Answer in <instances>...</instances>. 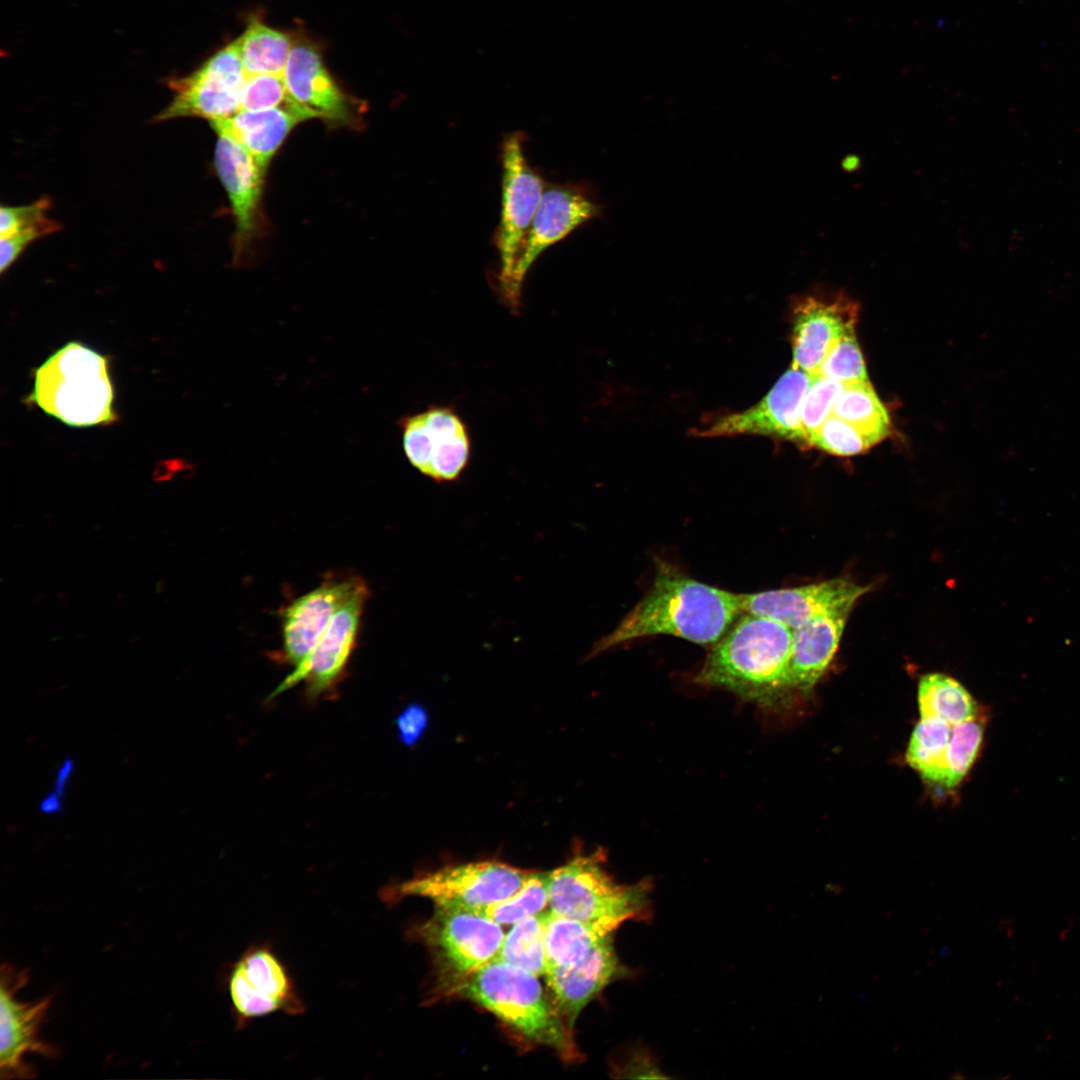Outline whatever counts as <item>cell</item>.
I'll return each mask as SVG.
<instances>
[{
  "mask_svg": "<svg viewBox=\"0 0 1080 1080\" xmlns=\"http://www.w3.org/2000/svg\"><path fill=\"white\" fill-rule=\"evenodd\" d=\"M742 612L740 594L698 581L661 562L647 593L611 633L595 644L589 657L653 635L714 644Z\"/></svg>",
  "mask_w": 1080,
  "mask_h": 1080,
  "instance_id": "obj_1",
  "label": "cell"
},
{
  "mask_svg": "<svg viewBox=\"0 0 1080 1080\" xmlns=\"http://www.w3.org/2000/svg\"><path fill=\"white\" fill-rule=\"evenodd\" d=\"M792 640L790 627L746 613L713 644L694 682L725 689L762 708L774 707L793 689Z\"/></svg>",
  "mask_w": 1080,
  "mask_h": 1080,
  "instance_id": "obj_2",
  "label": "cell"
},
{
  "mask_svg": "<svg viewBox=\"0 0 1080 1080\" xmlns=\"http://www.w3.org/2000/svg\"><path fill=\"white\" fill-rule=\"evenodd\" d=\"M538 976L495 959L444 988L446 995L470 1000L535 1043L568 1061L580 1057L571 1032L542 989Z\"/></svg>",
  "mask_w": 1080,
  "mask_h": 1080,
  "instance_id": "obj_3",
  "label": "cell"
},
{
  "mask_svg": "<svg viewBox=\"0 0 1080 1080\" xmlns=\"http://www.w3.org/2000/svg\"><path fill=\"white\" fill-rule=\"evenodd\" d=\"M26 401L67 426L111 425L118 420L109 360L92 347L70 341L34 372Z\"/></svg>",
  "mask_w": 1080,
  "mask_h": 1080,
  "instance_id": "obj_4",
  "label": "cell"
},
{
  "mask_svg": "<svg viewBox=\"0 0 1080 1080\" xmlns=\"http://www.w3.org/2000/svg\"><path fill=\"white\" fill-rule=\"evenodd\" d=\"M605 853L576 855L547 872L548 906L555 915L596 920L646 921L651 916L650 880L620 884L605 868Z\"/></svg>",
  "mask_w": 1080,
  "mask_h": 1080,
  "instance_id": "obj_5",
  "label": "cell"
},
{
  "mask_svg": "<svg viewBox=\"0 0 1080 1080\" xmlns=\"http://www.w3.org/2000/svg\"><path fill=\"white\" fill-rule=\"evenodd\" d=\"M526 134L513 131L500 143L501 209L493 244L498 267L492 287L500 300L504 295L518 256L537 212L547 180L525 153Z\"/></svg>",
  "mask_w": 1080,
  "mask_h": 1080,
  "instance_id": "obj_6",
  "label": "cell"
},
{
  "mask_svg": "<svg viewBox=\"0 0 1080 1080\" xmlns=\"http://www.w3.org/2000/svg\"><path fill=\"white\" fill-rule=\"evenodd\" d=\"M412 936L431 952L444 988L495 960L505 934L502 925L473 911L435 905Z\"/></svg>",
  "mask_w": 1080,
  "mask_h": 1080,
  "instance_id": "obj_7",
  "label": "cell"
},
{
  "mask_svg": "<svg viewBox=\"0 0 1080 1080\" xmlns=\"http://www.w3.org/2000/svg\"><path fill=\"white\" fill-rule=\"evenodd\" d=\"M604 205L584 181L547 182L508 287L499 300L513 315L520 312L526 275L539 256L584 224L600 218Z\"/></svg>",
  "mask_w": 1080,
  "mask_h": 1080,
  "instance_id": "obj_8",
  "label": "cell"
},
{
  "mask_svg": "<svg viewBox=\"0 0 1080 1080\" xmlns=\"http://www.w3.org/2000/svg\"><path fill=\"white\" fill-rule=\"evenodd\" d=\"M530 873L497 860L448 865L402 882L385 898L419 896L437 906L474 909L510 897Z\"/></svg>",
  "mask_w": 1080,
  "mask_h": 1080,
  "instance_id": "obj_9",
  "label": "cell"
},
{
  "mask_svg": "<svg viewBox=\"0 0 1080 1080\" xmlns=\"http://www.w3.org/2000/svg\"><path fill=\"white\" fill-rule=\"evenodd\" d=\"M408 462L437 483L458 480L471 459L469 428L449 405H431L398 421Z\"/></svg>",
  "mask_w": 1080,
  "mask_h": 1080,
  "instance_id": "obj_10",
  "label": "cell"
},
{
  "mask_svg": "<svg viewBox=\"0 0 1080 1080\" xmlns=\"http://www.w3.org/2000/svg\"><path fill=\"white\" fill-rule=\"evenodd\" d=\"M227 991L236 1025L276 1012L298 1015L305 1006L287 967L269 945L249 947L233 963Z\"/></svg>",
  "mask_w": 1080,
  "mask_h": 1080,
  "instance_id": "obj_11",
  "label": "cell"
},
{
  "mask_svg": "<svg viewBox=\"0 0 1080 1080\" xmlns=\"http://www.w3.org/2000/svg\"><path fill=\"white\" fill-rule=\"evenodd\" d=\"M246 73L238 39L207 59L193 73L170 81L174 91L170 104L157 121L180 117H200L210 122L225 120L240 110V95Z\"/></svg>",
  "mask_w": 1080,
  "mask_h": 1080,
  "instance_id": "obj_12",
  "label": "cell"
},
{
  "mask_svg": "<svg viewBox=\"0 0 1080 1080\" xmlns=\"http://www.w3.org/2000/svg\"><path fill=\"white\" fill-rule=\"evenodd\" d=\"M26 969L18 970L9 963L1 966L0 976V1077L1 1079H31L36 1070L24 1058L29 1053L55 1058V1046L40 1037V1027L46 1021L52 997L20 1002L16 995L28 984Z\"/></svg>",
  "mask_w": 1080,
  "mask_h": 1080,
  "instance_id": "obj_13",
  "label": "cell"
},
{
  "mask_svg": "<svg viewBox=\"0 0 1080 1080\" xmlns=\"http://www.w3.org/2000/svg\"><path fill=\"white\" fill-rule=\"evenodd\" d=\"M369 587L362 579L333 614L308 658L282 681L270 698L304 682L312 701L333 690L342 679L356 646Z\"/></svg>",
  "mask_w": 1080,
  "mask_h": 1080,
  "instance_id": "obj_14",
  "label": "cell"
},
{
  "mask_svg": "<svg viewBox=\"0 0 1080 1080\" xmlns=\"http://www.w3.org/2000/svg\"><path fill=\"white\" fill-rule=\"evenodd\" d=\"M813 377L791 366L756 405L742 412L720 416L705 428L695 430L694 435L722 437L756 434L808 446L801 424V411Z\"/></svg>",
  "mask_w": 1080,
  "mask_h": 1080,
  "instance_id": "obj_15",
  "label": "cell"
},
{
  "mask_svg": "<svg viewBox=\"0 0 1080 1080\" xmlns=\"http://www.w3.org/2000/svg\"><path fill=\"white\" fill-rule=\"evenodd\" d=\"M283 79L290 102L309 119H320L332 126L359 124V102L337 84L320 49L310 40L295 39Z\"/></svg>",
  "mask_w": 1080,
  "mask_h": 1080,
  "instance_id": "obj_16",
  "label": "cell"
},
{
  "mask_svg": "<svg viewBox=\"0 0 1080 1080\" xmlns=\"http://www.w3.org/2000/svg\"><path fill=\"white\" fill-rule=\"evenodd\" d=\"M858 304L842 292L798 298L792 311V366L818 374L833 344L855 330Z\"/></svg>",
  "mask_w": 1080,
  "mask_h": 1080,
  "instance_id": "obj_17",
  "label": "cell"
},
{
  "mask_svg": "<svg viewBox=\"0 0 1080 1080\" xmlns=\"http://www.w3.org/2000/svg\"><path fill=\"white\" fill-rule=\"evenodd\" d=\"M210 124L217 134L215 168L234 216L237 256L243 253L259 230L265 169L220 121Z\"/></svg>",
  "mask_w": 1080,
  "mask_h": 1080,
  "instance_id": "obj_18",
  "label": "cell"
},
{
  "mask_svg": "<svg viewBox=\"0 0 1080 1080\" xmlns=\"http://www.w3.org/2000/svg\"><path fill=\"white\" fill-rule=\"evenodd\" d=\"M361 580L357 575L327 576L283 609L281 657L287 663L296 668L308 658L335 611Z\"/></svg>",
  "mask_w": 1080,
  "mask_h": 1080,
  "instance_id": "obj_19",
  "label": "cell"
},
{
  "mask_svg": "<svg viewBox=\"0 0 1080 1080\" xmlns=\"http://www.w3.org/2000/svg\"><path fill=\"white\" fill-rule=\"evenodd\" d=\"M870 590L844 578L804 586L740 594L744 613L771 618L795 630L817 615L838 607L854 606Z\"/></svg>",
  "mask_w": 1080,
  "mask_h": 1080,
  "instance_id": "obj_20",
  "label": "cell"
},
{
  "mask_svg": "<svg viewBox=\"0 0 1080 1080\" xmlns=\"http://www.w3.org/2000/svg\"><path fill=\"white\" fill-rule=\"evenodd\" d=\"M631 974L616 953L612 935L578 962L548 969L545 977L557 1012L574 1033L576 1020L584 1007L608 984Z\"/></svg>",
  "mask_w": 1080,
  "mask_h": 1080,
  "instance_id": "obj_21",
  "label": "cell"
},
{
  "mask_svg": "<svg viewBox=\"0 0 1080 1080\" xmlns=\"http://www.w3.org/2000/svg\"><path fill=\"white\" fill-rule=\"evenodd\" d=\"M853 606L827 610L793 630L790 681L793 689L809 691L823 675L838 648Z\"/></svg>",
  "mask_w": 1080,
  "mask_h": 1080,
  "instance_id": "obj_22",
  "label": "cell"
},
{
  "mask_svg": "<svg viewBox=\"0 0 1080 1080\" xmlns=\"http://www.w3.org/2000/svg\"><path fill=\"white\" fill-rule=\"evenodd\" d=\"M309 118L292 104L261 110H239L219 120L233 137L267 169L294 127Z\"/></svg>",
  "mask_w": 1080,
  "mask_h": 1080,
  "instance_id": "obj_23",
  "label": "cell"
},
{
  "mask_svg": "<svg viewBox=\"0 0 1080 1080\" xmlns=\"http://www.w3.org/2000/svg\"><path fill=\"white\" fill-rule=\"evenodd\" d=\"M547 969L572 965L585 957L623 924L614 918L571 919L548 912L541 914Z\"/></svg>",
  "mask_w": 1080,
  "mask_h": 1080,
  "instance_id": "obj_24",
  "label": "cell"
},
{
  "mask_svg": "<svg viewBox=\"0 0 1080 1080\" xmlns=\"http://www.w3.org/2000/svg\"><path fill=\"white\" fill-rule=\"evenodd\" d=\"M831 414L852 425L871 446L890 433L888 411L869 381L844 385Z\"/></svg>",
  "mask_w": 1080,
  "mask_h": 1080,
  "instance_id": "obj_25",
  "label": "cell"
},
{
  "mask_svg": "<svg viewBox=\"0 0 1080 1080\" xmlns=\"http://www.w3.org/2000/svg\"><path fill=\"white\" fill-rule=\"evenodd\" d=\"M918 704L921 718H935L952 725L975 720L979 712L971 694L958 681L941 673L920 678Z\"/></svg>",
  "mask_w": 1080,
  "mask_h": 1080,
  "instance_id": "obj_26",
  "label": "cell"
},
{
  "mask_svg": "<svg viewBox=\"0 0 1080 1080\" xmlns=\"http://www.w3.org/2000/svg\"><path fill=\"white\" fill-rule=\"evenodd\" d=\"M295 39L257 18L249 20L238 38L239 52L246 75H283Z\"/></svg>",
  "mask_w": 1080,
  "mask_h": 1080,
  "instance_id": "obj_27",
  "label": "cell"
},
{
  "mask_svg": "<svg viewBox=\"0 0 1080 1080\" xmlns=\"http://www.w3.org/2000/svg\"><path fill=\"white\" fill-rule=\"evenodd\" d=\"M536 975L547 969L545 939L541 915H531L514 924L505 934L497 958Z\"/></svg>",
  "mask_w": 1080,
  "mask_h": 1080,
  "instance_id": "obj_28",
  "label": "cell"
},
{
  "mask_svg": "<svg viewBox=\"0 0 1080 1080\" xmlns=\"http://www.w3.org/2000/svg\"><path fill=\"white\" fill-rule=\"evenodd\" d=\"M983 740V726L975 720L952 725L950 740L932 783L952 788L974 763Z\"/></svg>",
  "mask_w": 1080,
  "mask_h": 1080,
  "instance_id": "obj_29",
  "label": "cell"
},
{
  "mask_svg": "<svg viewBox=\"0 0 1080 1080\" xmlns=\"http://www.w3.org/2000/svg\"><path fill=\"white\" fill-rule=\"evenodd\" d=\"M546 906H548L547 872H531L522 886L510 897L468 910L500 925H509L531 915H537Z\"/></svg>",
  "mask_w": 1080,
  "mask_h": 1080,
  "instance_id": "obj_30",
  "label": "cell"
},
{
  "mask_svg": "<svg viewBox=\"0 0 1080 1080\" xmlns=\"http://www.w3.org/2000/svg\"><path fill=\"white\" fill-rule=\"evenodd\" d=\"M952 724L935 718H921L907 748L906 759L921 776L932 782L950 740Z\"/></svg>",
  "mask_w": 1080,
  "mask_h": 1080,
  "instance_id": "obj_31",
  "label": "cell"
},
{
  "mask_svg": "<svg viewBox=\"0 0 1080 1080\" xmlns=\"http://www.w3.org/2000/svg\"><path fill=\"white\" fill-rule=\"evenodd\" d=\"M818 374L837 380L844 385L869 381L855 330L845 334L833 344Z\"/></svg>",
  "mask_w": 1080,
  "mask_h": 1080,
  "instance_id": "obj_32",
  "label": "cell"
},
{
  "mask_svg": "<svg viewBox=\"0 0 1080 1080\" xmlns=\"http://www.w3.org/2000/svg\"><path fill=\"white\" fill-rule=\"evenodd\" d=\"M843 387L844 384L837 380L819 374L813 377L801 411V424L808 446H811L812 437L818 428L831 415Z\"/></svg>",
  "mask_w": 1080,
  "mask_h": 1080,
  "instance_id": "obj_33",
  "label": "cell"
},
{
  "mask_svg": "<svg viewBox=\"0 0 1080 1080\" xmlns=\"http://www.w3.org/2000/svg\"><path fill=\"white\" fill-rule=\"evenodd\" d=\"M811 446L844 457L862 454L871 447L857 429L832 414L812 437Z\"/></svg>",
  "mask_w": 1080,
  "mask_h": 1080,
  "instance_id": "obj_34",
  "label": "cell"
},
{
  "mask_svg": "<svg viewBox=\"0 0 1080 1080\" xmlns=\"http://www.w3.org/2000/svg\"><path fill=\"white\" fill-rule=\"evenodd\" d=\"M292 104L283 75H246L240 95V110H261Z\"/></svg>",
  "mask_w": 1080,
  "mask_h": 1080,
  "instance_id": "obj_35",
  "label": "cell"
},
{
  "mask_svg": "<svg viewBox=\"0 0 1080 1080\" xmlns=\"http://www.w3.org/2000/svg\"><path fill=\"white\" fill-rule=\"evenodd\" d=\"M58 224L49 217L8 236L0 237V271L4 273L33 241L55 232Z\"/></svg>",
  "mask_w": 1080,
  "mask_h": 1080,
  "instance_id": "obj_36",
  "label": "cell"
},
{
  "mask_svg": "<svg viewBox=\"0 0 1080 1080\" xmlns=\"http://www.w3.org/2000/svg\"><path fill=\"white\" fill-rule=\"evenodd\" d=\"M49 206L50 201L47 198L25 206H2L0 210L1 237L44 220L47 218L46 211Z\"/></svg>",
  "mask_w": 1080,
  "mask_h": 1080,
  "instance_id": "obj_37",
  "label": "cell"
},
{
  "mask_svg": "<svg viewBox=\"0 0 1080 1080\" xmlns=\"http://www.w3.org/2000/svg\"><path fill=\"white\" fill-rule=\"evenodd\" d=\"M426 723L427 715L420 705L407 706L396 719L400 740L408 746L415 744L424 731Z\"/></svg>",
  "mask_w": 1080,
  "mask_h": 1080,
  "instance_id": "obj_38",
  "label": "cell"
},
{
  "mask_svg": "<svg viewBox=\"0 0 1080 1080\" xmlns=\"http://www.w3.org/2000/svg\"><path fill=\"white\" fill-rule=\"evenodd\" d=\"M75 769V760L72 757L66 756L56 771L53 790L63 798Z\"/></svg>",
  "mask_w": 1080,
  "mask_h": 1080,
  "instance_id": "obj_39",
  "label": "cell"
},
{
  "mask_svg": "<svg viewBox=\"0 0 1080 1080\" xmlns=\"http://www.w3.org/2000/svg\"><path fill=\"white\" fill-rule=\"evenodd\" d=\"M63 797L53 789L48 792L39 802V810L46 815H60L64 813Z\"/></svg>",
  "mask_w": 1080,
  "mask_h": 1080,
  "instance_id": "obj_40",
  "label": "cell"
},
{
  "mask_svg": "<svg viewBox=\"0 0 1080 1080\" xmlns=\"http://www.w3.org/2000/svg\"><path fill=\"white\" fill-rule=\"evenodd\" d=\"M857 162L858 160L856 159V157H848L843 161V167L850 171L851 169H855L857 167Z\"/></svg>",
  "mask_w": 1080,
  "mask_h": 1080,
  "instance_id": "obj_41",
  "label": "cell"
}]
</instances>
